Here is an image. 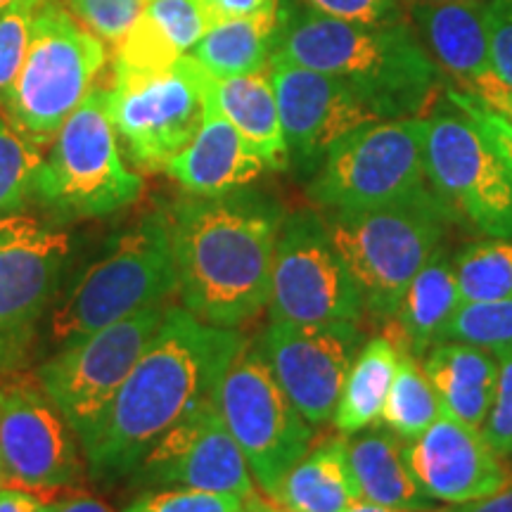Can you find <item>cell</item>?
<instances>
[{
    "mask_svg": "<svg viewBox=\"0 0 512 512\" xmlns=\"http://www.w3.org/2000/svg\"><path fill=\"white\" fill-rule=\"evenodd\" d=\"M245 347L238 328L202 323L190 311L169 306L110 411L83 444L93 475L136 470L164 434L214 403L219 382Z\"/></svg>",
    "mask_w": 512,
    "mask_h": 512,
    "instance_id": "cell-1",
    "label": "cell"
},
{
    "mask_svg": "<svg viewBox=\"0 0 512 512\" xmlns=\"http://www.w3.org/2000/svg\"><path fill=\"white\" fill-rule=\"evenodd\" d=\"M166 216L185 311L202 323L240 328L268 309L285 221L278 202L240 188L219 197L188 195Z\"/></svg>",
    "mask_w": 512,
    "mask_h": 512,
    "instance_id": "cell-2",
    "label": "cell"
},
{
    "mask_svg": "<svg viewBox=\"0 0 512 512\" xmlns=\"http://www.w3.org/2000/svg\"><path fill=\"white\" fill-rule=\"evenodd\" d=\"M347 81L377 119H413L439 86V64L403 19L382 24L344 22L280 0L273 55Z\"/></svg>",
    "mask_w": 512,
    "mask_h": 512,
    "instance_id": "cell-3",
    "label": "cell"
},
{
    "mask_svg": "<svg viewBox=\"0 0 512 512\" xmlns=\"http://www.w3.org/2000/svg\"><path fill=\"white\" fill-rule=\"evenodd\" d=\"M456 211L432 188L387 207L332 214L330 238L363 294L366 316L394 320L411 280L441 249Z\"/></svg>",
    "mask_w": 512,
    "mask_h": 512,
    "instance_id": "cell-4",
    "label": "cell"
},
{
    "mask_svg": "<svg viewBox=\"0 0 512 512\" xmlns=\"http://www.w3.org/2000/svg\"><path fill=\"white\" fill-rule=\"evenodd\" d=\"M176 290L169 216L166 211H155L114 240L79 275L72 290L55 306L50 335L55 342L69 344L140 311L157 309Z\"/></svg>",
    "mask_w": 512,
    "mask_h": 512,
    "instance_id": "cell-5",
    "label": "cell"
},
{
    "mask_svg": "<svg viewBox=\"0 0 512 512\" xmlns=\"http://www.w3.org/2000/svg\"><path fill=\"white\" fill-rule=\"evenodd\" d=\"M107 48L60 0L38 10L17 79L0 93V107L22 136L46 145L93 93Z\"/></svg>",
    "mask_w": 512,
    "mask_h": 512,
    "instance_id": "cell-6",
    "label": "cell"
},
{
    "mask_svg": "<svg viewBox=\"0 0 512 512\" xmlns=\"http://www.w3.org/2000/svg\"><path fill=\"white\" fill-rule=\"evenodd\" d=\"M140 192L143 178L121 157L110 91L93 88L43 155L36 178L38 200L64 216L95 219L128 207Z\"/></svg>",
    "mask_w": 512,
    "mask_h": 512,
    "instance_id": "cell-7",
    "label": "cell"
},
{
    "mask_svg": "<svg viewBox=\"0 0 512 512\" xmlns=\"http://www.w3.org/2000/svg\"><path fill=\"white\" fill-rule=\"evenodd\" d=\"M425 188V119H382L354 128L330 147L309 197L330 214H356Z\"/></svg>",
    "mask_w": 512,
    "mask_h": 512,
    "instance_id": "cell-8",
    "label": "cell"
},
{
    "mask_svg": "<svg viewBox=\"0 0 512 512\" xmlns=\"http://www.w3.org/2000/svg\"><path fill=\"white\" fill-rule=\"evenodd\" d=\"M107 91L128 157L145 171H164L202 126L214 98V76L188 53L164 69H114V86Z\"/></svg>",
    "mask_w": 512,
    "mask_h": 512,
    "instance_id": "cell-9",
    "label": "cell"
},
{
    "mask_svg": "<svg viewBox=\"0 0 512 512\" xmlns=\"http://www.w3.org/2000/svg\"><path fill=\"white\" fill-rule=\"evenodd\" d=\"M214 401L254 482L273 501L283 477L309 453L316 427L299 413L256 347H245L230 363Z\"/></svg>",
    "mask_w": 512,
    "mask_h": 512,
    "instance_id": "cell-10",
    "label": "cell"
},
{
    "mask_svg": "<svg viewBox=\"0 0 512 512\" xmlns=\"http://www.w3.org/2000/svg\"><path fill=\"white\" fill-rule=\"evenodd\" d=\"M164 313V306H157L74 339L38 368L41 389L81 446L110 411L121 384L157 335Z\"/></svg>",
    "mask_w": 512,
    "mask_h": 512,
    "instance_id": "cell-11",
    "label": "cell"
},
{
    "mask_svg": "<svg viewBox=\"0 0 512 512\" xmlns=\"http://www.w3.org/2000/svg\"><path fill=\"white\" fill-rule=\"evenodd\" d=\"M430 188L479 233L512 240V174L482 128L451 100L425 119Z\"/></svg>",
    "mask_w": 512,
    "mask_h": 512,
    "instance_id": "cell-12",
    "label": "cell"
},
{
    "mask_svg": "<svg viewBox=\"0 0 512 512\" xmlns=\"http://www.w3.org/2000/svg\"><path fill=\"white\" fill-rule=\"evenodd\" d=\"M271 320L297 325L361 323L363 294L330 238L328 223L313 211L285 216L275 242Z\"/></svg>",
    "mask_w": 512,
    "mask_h": 512,
    "instance_id": "cell-13",
    "label": "cell"
},
{
    "mask_svg": "<svg viewBox=\"0 0 512 512\" xmlns=\"http://www.w3.org/2000/svg\"><path fill=\"white\" fill-rule=\"evenodd\" d=\"M363 342L361 323L297 325L271 320L256 349L299 413L320 427L335 415L344 380Z\"/></svg>",
    "mask_w": 512,
    "mask_h": 512,
    "instance_id": "cell-14",
    "label": "cell"
},
{
    "mask_svg": "<svg viewBox=\"0 0 512 512\" xmlns=\"http://www.w3.org/2000/svg\"><path fill=\"white\" fill-rule=\"evenodd\" d=\"M69 259V238L36 216H0V358H15L46 311Z\"/></svg>",
    "mask_w": 512,
    "mask_h": 512,
    "instance_id": "cell-15",
    "label": "cell"
},
{
    "mask_svg": "<svg viewBox=\"0 0 512 512\" xmlns=\"http://www.w3.org/2000/svg\"><path fill=\"white\" fill-rule=\"evenodd\" d=\"M76 434L46 392L29 382L0 389V458L8 482L27 491H55L81 482Z\"/></svg>",
    "mask_w": 512,
    "mask_h": 512,
    "instance_id": "cell-16",
    "label": "cell"
},
{
    "mask_svg": "<svg viewBox=\"0 0 512 512\" xmlns=\"http://www.w3.org/2000/svg\"><path fill=\"white\" fill-rule=\"evenodd\" d=\"M268 76L278 100L290 162L304 171H318L330 147L354 128L382 121L339 76L299 67L283 57H271Z\"/></svg>",
    "mask_w": 512,
    "mask_h": 512,
    "instance_id": "cell-17",
    "label": "cell"
},
{
    "mask_svg": "<svg viewBox=\"0 0 512 512\" xmlns=\"http://www.w3.org/2000/svg\"><path fill=\"white\" fill-rule=\"evenodd\" d=\"M136 479L157 489H195L249 498L254 477L216 401L164 434L136 467Z\"/></svg>",
    "mask_w": 512,
    "mask_h": 512,
    "instance_id": "cell-18",
    "label": "cell"
},
{
    "mask_svg": "<svg viewBox=\"0 0 512 512\" xmlns=\"http://www.w3.org/2000/svg\"><path fill=\"white\" fill-rule=\"evenodd\" d=\"M406 463L432 501L463 505L501 491L512 479L505 458L482 430L444 413L422 437L406 444Z\"/></svg>",
    "mask_w": 512,
    "mask_h": 512,
    "instance_id": "cell-19",
    "label": "cell"
},
{
    "mask_svg": "<svg viewBox=\"0 0 512 512\" xmlns=\"http://www.w3.org/2000/svg\"><path fill=\"white\" fill-rule=\"evenodd\" d=\"M266 164L240 131L223 117L214 98L195 138L166 164V174L188 195L219 197L247 188L261 176Z\"/></svg>",
    "mask_w": 512,
    "mask_h": 512,
    "instance_id": "cell-20",
    "label": "cell"
},
{
    "mask_svg": "<svg viewBox=\"0 0 512 512\" xmlns=\"http://www.w3.org/2000/svg\"><path fill=\"white\" fill-rule=\"evenodd\" d=\"M411 17L425 36L432 60L463 91L494 76L486 0H411Z\"/></svg>",
    "mask_w": 512,
    "mask_h": 512,
    "instance_id": "cell-21",
    "label": "cell"
},
{
    "mask_svg": "<svg viewBox=\"0 0 512 512\" xmlns=\"http://www.w3.org/2000/svg\"><path fill=\"white\" fill-rule=\"evenodd\" d=\"M204 0H145L143 10L119 41L114 69H164L202 41L214 27Z\"/></svg>",
    "mask_w": 512,
    "mask_h": 512,
    "instance_id": "cell-22",
    "label": "cell"
},
{
    "mask_svg": "<svg viewBox=\"0 0 512 512\" xmlns=\"http://www.w3.org/2000/svg\"><path fill=\"white\" fill-rule=\"evenodd\" d=\"M422 370L437 389L444 413L482 430L496 394L498 358L494 351L446 339L427 351Z\"/></svg>",
    "mask_w": 512,
    "mask_h": 512,
    "instance_id": "cell-23",
    "label": "cell"
},
{
    "mask_svg": "<svg viewBox=\"0 0 512 512\" xmlns=\"http://www.w3.org/2000/svg\"><path fill=\"white\" fill-rule=\"evenodd\" d=\"M406 444L392 430L356 432L347 439V463L358 503L392 510H434L406 463Z\"/></svg>",
    "mask_w": 512,
    "mask_h": 512,
    "instance_id": "cell-24",
    "label": "cell"
},
{
    "mask_svg": "<svg viewBox=\"0 0 512 512\" xmlns=\"http://www.w3.org/2000/svg\"><path fill=\"white\" fill-rule=\"evenodd\" d=\"M214 102L254 147L266 169L283 171L290 166V150L268 72L214 79Z\"/></svg>",
    "mask_w": 512,
    "mask_h": 512,
    "instance_id": "cell-25",
    "label": "cell"
},
{
    "mask_svg": "<svg viewBox=\"0 0 512 512\" xmlns=\"http://www.w3.org/2000/svg\"><path fill=\"white\" fill-rule=\"evenodd\" d=\"M278 22L280 0H268L249 15L216 22L190 55L214 79L268 72Z\"/></svg>",
    "mask_w": 512,
    "mask_h": 512,
    "instance_id": "cell-26",
    "label": "cell"
},
{
    "mask_svg": "<svg viewBox=\"0 0 512 512\" xmlns=\"http://www.w3.org/2000/svg\"><path fill=\"white\" fill-rule=\"evenodd\" d=\"M460 304L463 299H460L453 259H448L444 249H439L403 294L394 316L399 328L396 344L411 351L415 358H422L444 339L446 323Z\"/></svg>",
    "mask_w": 512,
    "mask_h": 512,
    "instance_id": "cell-27",
    "label": "cell"
},
{
    "mask_svg": "<svg viewBox=\"0 0 512 512\" xmlns=\"http://www.w3.org/2000/svg\"><path fill=\"white\" fill-rule=\"evenodd\" d=\"M273 501L292 512H344L358 503L347 463V437H332L283 477Z\"/></svg>",
    "mask_w": 512,
    "mask_h": 512,
    "instance_id": "cell-28",
    "label": "cell"
},
{
    "mask_svg": "<svg viewBox=\"0 0 512 512\" xmlns=\"http://www.w3.org/2000/svg\"><path fill=\"white\" fill-rule=\"evenodd\" d=\"M396 366H399V344L392 337L377 335L363 342L332 415L339 434L363 432L382 418Z\"/></svg>",
    "mask_w": 512,
    "mask_h": 512,
    "instance_id": "cell-29",
    "label": "cell"
},
{
    "mask_svg": "<svg viewBox=\"0 0 512 512\" xmlns=\"http://www.w3.org/2000/svg\"><path fill=\"white\" fill-rule=\"evenodd\" d=\"M444 415L437 389L427 380L425 370L411 351L399 347V366L382 408V422L403 441L425 434Z\"/></svg>",
    "mask_w": 512,
    "mask_h": 512,
    "instance_id": "cell-30",
    "label": "cell"
},
{
    "mask_svg": "<svg viewBox=\"0 0 512 512\" xmlns=\"http://www.w3.org/2000/svg\"><path fill=\"white\" fill-rule=\"evenodd\" d=\"M453 271L463 302H496L512 297V240L467 242L453 256Z\"/></svg>",
    "mask_w": 512,
    "mask_h": 512,
    "instance_id": "cell-31",
    "label": "cell"
},
{
    "mask_svg": "<svg viewBox=\"0 0 512 512\" xmlns=\"http://www.w3.org/2000/svg\"><path fill=\"white\" fill-rule=\"evenodd\" d=\"M41 162V145L22 136L8 117L0 114V216L15 214L36 195Z\"/></svg>",
    "mask_w": 512,
    "mask_h": 512,
    "instance_id": "cell-32",
    "label": "cell"
},
{
    "mask_svg": "<svg viewBox=\"0 0 512 512\" xmlns=\"http://www.w3.org/2000/svg\"><path fill=\"white\" fill-rule=\"evenodd\" d=\"M446 339L489 351L512 347V297L496 302H463L446 323L441 342Z\"/></svg>",
    "mask_w": 512,
    "mask_h": 512,
    "instance_id": "cell-33",
    "label": "cell"
},
{
    "mask_svg": "<svg viewBox=\"0 0 512 512\" xmlns=\"http://www.w3.org/2000/svg\"><path fill=\"white\" fill-rule=\"evenodd\" d=\"M46 0H17L0 12V93L17 79L27 57L38 10Z\"/></svg>",
    "mask_w": 512,
    "mask_h": 512,
    "instance_id": "cell-34",
    "label": "cell"
},
{
    "mask_svg": "<svg viewBox=\"0 0 512 512\" xmlns=\"http://www.w3.org/2000/svg\"><path fill=\"white\" fill-rule=\"evenodd\" d=\"M67 5L81 24L114 46L143 10V0H67Z\"/></svg>",
    "mask_w": 512,
    "mask_h": 512,
    "instance_id": "cell-35",
    "label": "cell"
},
{
    "mask_svg": "<svg viewBox=\"0 0 512 512\" xmlns=\"http://www.w3.org/2000/svg\"><path fill=\"white\" fill-rule=\"evenodd\" d=\"M245 498L195 489H162L136 498L124 512H238Z\"/></svg>",
    "mask_w": 512,
    "mask_h": 512,
    "instance_id": "cell-36",
    "label": "cell"
},
{
    "mask_svg": "<svg viewBox=\"0 0 512 512\" xmlns=\"http://www.w3.org/2000/svg\"><path fill=\"white\" fill-rule=\"evenodd\" d=\"M494 354L498 358L496 394L482 434L498 456L508 458L512 453V347L498 349Z\"/></svg>",
    "mask_w": 512,
    "mask_h": 512,
    "instance_id": "cell-37",
    "label": "cell"
},
{
    "mask_svg": "<svg viewBox=\"0 0 512 512\" xmlns=\"http://www.w3.org/2000/svg\"><path fill=\"white\" fill-rule=\"evenodd\" d=\"M299 3L320 15L344 19V22L382 24L401 19L399 0H299Z\"/></svg>",
    "mask_w": 512,
    "mask_h": 512,
    "instance_id": "cell-38",
    "label": "cell"
},
{
    "mask_svg": "<svg viewBox=\"0 0 512 512\" xmlns=\"http://www.w3.org/2000/svg\"><path fill=\"white\" fill-rule=\"evenodd\" d=\"M446 100H451L453 105L460 107L467 117H470L479 128H482V133L489 138V143L494 145V150L501 155L505 166H508L510 174H512V126L508 124V121H503L498 114L486 110L482 102L472 98L470 93L460 91V88L458 91L448 88Z\"/></svg>",
    "mask_w": 512,
    "mask_h": 512,
    "instance_id": "cell-39",
    "label": "cell"
},
{
    "mask_svg": "<svg viewBox=\"0 0 512 512\" xmlns=\"http://www.w3.org/2000/svg\"><path fill=\"white\" fill-rule=\"evenodd\" d=\"M489 3V46L491 67L505 86L512 88V0Z\"/></svg>",
    "mask_w": 512,
    "mask_h": 512,
    "instance_id": "cell-40",
    "label": "cell"
},
{
    "mask_svg": "<svg viewBox=\"0 0 512 512\" xmlns=\"http://www.w3.org/2000/svg\"><path fill=\"white\" fill-rule=\"evenodd\" d=\"M463 91V88H460ZM472 98L482 102V105L486 107V110H491L494 114H498L503 121H508V124L512 126V88L505 86V83L498 79V76H489V79L477 83L475 88H470Z\"/></svg>",
    "mask_w": 512,
    "mask_h": 512,
    "instance_id": "cell-41",
    "label": "cell"
},
{
    "mask_svg": "<svg viewBox=\"0 0 512 512\" xmlns=\"http://www.w3.org/2000/svg\"><path fill=\"white\" fill-rule=\"evenodd\" d=\"M0 512H55V505L43 503L27 489H0Z\"/></svg>",
    "mask_w": 512,
    "mask_h": 512,
    "instance_id": "cell-42",
    "label": "cell"
},
{
    "mask_svg": "<svg viewBox=\"0 0 512 512\" xmlns=\"http://www.w3.org/2000/svg\"><path fill=\"white\" fill-rule=\"evenodd\" d=\"M446 512H512V479L496 494L463 505H453Z\"/></svg>",
    "mask_w": 512,
    "mask_h": 512,
    "instance_id": "cell-43",
    "label": "cell"
},
{
    "mask_svg": "<svg viewBox=\"0 0 512 512\" xmlns=\"http://www.w3.org/2000/svg\"><path fill=\"white\" fill-rule=\"evenodd\" d=\"M204 3H207L211 17H214L216 22H221V19L249 15V12L266 5L268 0H204Z\"/></svg>",
    "mask_w": 512,
    "mask_h": 512,
    "instance_id": "cell-44",
    "label": "cell"
},
{
    "mask_svg": "<svg viewBox=\"0 0 512 512\" xmlns=\"http://www.w3.org/2000/svg\"><path fill=\"white\" fill-rule=\"evenodd\" d=\"M55 512H114L110 505L98 501L93 496H74L67 498V501L57 503Z\"/></svg>",
    "mask_w": 512,
    "mask_h": 512,
    "instance_id": "cell-45",
    "label": "cell"
},
{
    "mask_svg": "<svg viewBox=\"0 0 512 512\" xmlns=\"http://www.w3.org/2000/svg\"><path fill=\"white\" fill-rule=\"evenodd\" d=\"M273 503L271 501H264V498H261L259 494H254V496L245 498V503H242V508L238 512H271Z\"/></svg>",
    "mask_w": 512,
    "mask_h": 512,
    "instance_id": "cell-46",
    "label": "cell"
},
{
    "mask_svg": "<svg viewBox=\"0 0 512 512\" xmlns=\"http://www.w3.org/2000/svg\"><path fill=\"white\" fill-rule=\"evenodd\" d=\"M344 512H446V510H392V508H380V505H370V503H354Z\"/></svg>",
    "mask_w": 512,
    "mask_h": 512,
    "instance_id": "cell-47",
    "label": "cell"
},
{
    "mask_svg": "<svg viewBox=\"0 0 512 512\" xmlns=\"http://www.w3.org/2000/svg\"><path fill=\"white\" fill-rule=\"evenodd\" d=\"M8 484V475H5V467H3V458H0V489Z\"/></svg>",
    "mask_w": 512,
    "mask_h": 512,
    "instance_id": "cell-48",
    "label": "cell"
},
{
    "mask_svg": "<svg viewBox=\"0 0 512 512\" xmlns=\"http://www.w3.org/2000/svg\"><path fill=\"white\" fill-rule=\"evenodd\" d=\"M15 3H17V0H0V12H3V10H8L10 5H15Z\"/></svg>",
    "mask_w": 512,
    "mask_h": 512,
    "instance_id": "cell-49",
    "label": "cell"
},
{
    "mask_svg": "<svg viewBox=\"0 0 512 512\" xmlns=\"http://www.w3.org/2000/svg\"><path fill=\"white\" fill-rule=\"evenodd\" d=\"M271 512H292V510H287V508H283V505H275V503H273Z\"/></svg>",
    "mask_w": 512,
    "mask_h": 512,
    "instance_id": "cell-50",
    "label": "cell"
},
{
    "mask_svg": "<svg viewBox=\"0 0 512 512\" xmlns=\"http://www.w3.org/2000/svg\"><path fill=\"white\" fill-rule=\"evenodd\" d=\"M508 460H510V470H512V453L508 456Z\"/></svg>",
    "mask_w": 512,
    "mask_h": 512,
    "instance_id": "cell-51",
    "label": "cell"
},
{
    "mask_svg": "<svg viewBox=\"0 0 512 512\" xmlns=\"http://www.w3.org/2000/svg\"><path fill=\"white\" fill-rule=\"evenodd\" d=\"M434 3H439V0H434Z\"/></svg>",
    "mask_w": 512,
    "mask_h": 512,
    "instance_id": "cell-52",
    "label": "cell"
},
{
    "mask_svg": "<svg viewBox=\"0 0 512 512\" xmlns=\"http://www.w3.org/2000/svg\"><path fill=\"white\" fill-rule=\"evenodd\" d=\"M143 3H145V0H143Z\"/></svg>",
    "mask_w": 512,
    "mask_h": 512,
    "instance_id": "cell-53",
    "label": "cell"
}]
</instances>
